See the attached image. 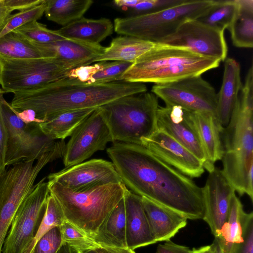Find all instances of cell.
I'll use <instances>...</instances> for the list:
<instances>
[{
    "mask_svg": "<svg viewBox=\"0 0 253 253\" xmlns=\"http://www.w3.org/2000/svg\"><path fill=\"white\" fill-rule=\"evenodd\" d=\"M122 182L135 194L177 211L203 219L202 187L141 144L115 142L107 149Z\"/></svg>",
    "mask_w": 253,
    "mask_h": 253,
    "instance_id": "obj_1",
    "label": "cell"
},
{
    "mask_svg": "<svg viewBox=\"0 0 253 253\" xmlns=\"http://www.w3.org/2000/svg\"><path fill=\"white\" fill-rule=\"evenodd\" d=\"M147 91L143 83L113 82L89 84L65 77L33 90L14 93L15 111L30 109L42 122L61 112L97 108L119 98Z\"/></svg>",
    "mask_w": 253,
    "mask_h": 253,
    "instance_id": "obj_2",
    "label": "cell"
},
{
    "mask_svg": "<svg viewBox=\"0 0 253 253\" xmlns=\"http://www.w3.org/2000/svg\"><path fill=\"white\" fill-rule=\"evenodd\" d=\"M220 62L218 59L200 55L186 48L160 43L133 62L119 81L167 84L201 76L218 67Z\"/></svg>",
    "mask_w": 253,
    "mask_h": 253,
    "instance_id": "obj_3",
    "label": "cell"
},
{
    "mask_svg": "<svg viewBox=\"0 0 253 253\" xmlns=\"http://www.w3.org/2000/svg\"><path fill=\"white\" fill-rule=\"evenodd\" d=\"M253 103L239 95L231 118L221 134L222 172L240 196L253 201Z\"/></svg>",
    "mask_w": 253,
    "mask_h": 253,
    "instance_id": "obj_4",
    "label": "cell"
},
{
    "mask_svg": "<svg viewBox=\"0 0 253 253\" xmlns=\"http://www.w3.org/2000/svg\"><path fill=\"white\" fill-rule=\"evenodd\" d=\"M47 182L49 194L59 203L65 220L87 237L98 231L127 189L120 183L76 191L56 182Z\"/></svg>",
    "mask_w": 253,
    "mask_h": 253,
    "instance_id": "obj_5",
    "label": "cell"
},
{
    "mask_svg": "<svg viewBox=\"0 0 253 253\" xmlns=\"http://www.w3.org/2000/svg\"><path fill=\"white\" fill-rule=\"evenodd\" d=\"M158 97L152 92L123 96L100 107L113 142L141 144L157 129Z\"/></svg>",
    "mask_w": 253,
    "mask_h": 253,
    "instance_id": "obj_6",
    "label": "cell"
},
{
    "mask_svg": "<svg viewBox=\"0 0 253 253\" xmlns=\"http://www.w3.org/2000/svg\"><path fill=\"white\" fill-rule=\"evenodd\" d=\"M213 2V0H183L158 11L117 18L114 21V30L119 34L158 42L174 33L185 22L198 19Z\"/></svg>",
    "mask_w": 253,
    "mask_h": 253,
    "instance_id": "obj_7",
    "label": "cell"
},
{
    "mask_svg": "<svg viewBox=\"0 0 253 253\" xmlns=\"http://www.w3.org/2000/svg\"><path fill=\"white\" fill-rule=\"evenodd\" d=\"M1 88L5 93L33 90L67 77L74 67L56 58L15 59L0 55Z\"/></svg>",
    "mask_w": 253,
    "mask_h": 253,
    "instance_id": "obj_8",
    "label": "cell"
},
{
    "mask_svg": "<svg viewBox=\"0 0 253 253\" xmlns=\"http://www.w3.org/2000/svg\"><path fill=\"white\" fill-rule=\"evenodd\" d=\"M0 103L7 130L5 166L22 161H35L54 148L56 140L44 134L39 123L24 122L3 94L0 96Z\"/></svg>",
    "mask_w": 253,
    "mask_h": 253,
    "instance_id": "obj_9",
    "label": "cell"
},
{
    "mask_svg": "<svg viewBox=\"0 0 253 253\" xmlns=\"http://www.w3.org/2000/svg\"><path fill=\"white\" fill-rule=\"evenodd\" d=\"M43 178L17 210L4 240L1 253H23L35 237L44 216L48 183Z\"/></svg>",
    "mask_w": 253,
    "mask_h": 253,
    "instance_id": "obj_10",
    "label": "cell"
},
{
    "mask_svg": "<svg viewBox=\"0 0 253 253\" xmlns=\"http://www.w3.org/2000/svg\"><path fill=\"white\" fill-rule=\"evenodd\" d=\"M151 92L163 100L166 106H176L188 111L210 112L216 115L217 94L201 75L155 84Z\"/></svg>",
    "mask_w": 253,
    "mask_h": 253,
    "instance_id": "obj_11",
    "label": "cell"
},
{
    "mask_svg": "<svg viewBox=\"0 0 253 253\" xmlns=\"http://www.w3.org/2000/svg\"><path fill=\"white\" fill-rule=\"evenodd\" d=\"M159 43L188 48L200 55L224 61L228 48L224 32L197 19L188 20L173 34L163 38Z\"/></svg>",
    "mask_w": 253,
    "mask_h": 253,
    "instance_id": "obj_12",
    "label": "cell"
},
{
    "mask_svg": "<svg viewBox=\"0 0 253 253\" xmlns=\"http://www.w3.org/2000/svg\"><path fill=\"white\" fill-rule=\"evenodd\" d=\"M113 142L109 126L99 107L76 129L66 144L63 163L66 167L80 164Z\"/></svg>",
    "mask_w": 253,
    "mask_h": 253,
    "instance_id": "obj_13",
    "label": "cell"
},
{
    "mask_svg": "<svg viewBox=\"0 0 253 253\" xmlns=\"http://www.w3.org/2000/svg\"><path fill=\"white\" fill-rule=\"evenodd\" d=\"M48 182H56L73 191L95 186L123 183L112 162L93 159L65 169L47 176Z\"/></svg>",
    "mask_w": 253,
    "mask_h": 253,
    "instance_id": "obj_14",
    "label": "cell"
},
{
    "mask_svg": "<svg viewBox=\"0 0 253 253\" xmlns=\"http://www.w3.org/2000/svg\"><path fill=\"white\" fill-rule=\"evenodd\" d=\"M141 145L162 161L190 178L200 177L204 172L203 163L161 129L158 128L150 137L143 139Z\"/></svg>",
    "mask_w": 253,
    "mask_h": 253,
    "instance_id": "obj_15",
    "label": "cell"
},
{
    "mask_svg": "<svg viewBox=\"0 0 253 253\" xmlns=\"http://www.w3.org/2000/svg\"><path fill=\"white\" fill-rule=\"evenodd\" d=\"M202 190L205 209L203 219L216 237L227 220L235 191L221 170L216 167L209 172Z\"/></svg>",
    "mask_w": 253,
    "mask_h": 253,
    "instance_id": "obj_16",
    "label": "cell"
},
{
    "mask_svg": "<svg viewBox=\"0 0 253 253\" xmlns=\"http://www.w3.org/2000/svg\"><path fill=\"white\" fill-rule=\"evenodd\" d=\"M183 110L185 118L196 132L203 149L206 157L204 168L210 172L215 168V162L222 157L221 134L224 127L216 116L211 113Z\"/></svg>",
    "mask_w": 253,
    "mask_h": 253,
    "instance_id": "obj_17",
    "label": "cell"
},
{
    "mask_svg": "<svg viewBox=\"0 0 253 253\" xmlns=\"http://www.w3.org/2000/svg\"><path fill=\"white\" fill-rule=\"evenodd\" d=\"M157 123L158 128L164 130L182 144L204 165L206 157L203 149L196 132L185 117L183 109L176 106H159Z\"/></svg>",
    "mask_w": 253,
    "mask_h": 253,
    "instance_id": "obj_18",
    "label": "cell"
},
{
    "mask_svg": "<svg viewBox=\"0 0 253 253\" xmlns=\"http://www.w3.org/2000/svg\"><path fill=\"white\" fill-rule=\"evenodd\" d=\"M124 200L127 248L134 250L157 243L152 236L141 197L127 188Z\"/></svg>",
    "mask_w": 253,
    "mask_h": 253,
    "instance_id": "obj_19",
    "label": "cell"
},
{
    "mask_svg": "<svg viewBox=\"0 0 253 253\" xmlns=\"http://www.w3.org/2000/svg\"><path fill=\"white\" fill-rule=\"evenodd\" d=\"M141 197L153 237L157 242L169 240L187 224L183 214Z\"/></svg>",
    "mask_w": 253,
    "mask_h": 253,
    "instance_id": "obj_20",
    "label": "cell"
},
{
    "mask_svg": "<svg viewBox=\"0 0 253 253\" xmlns=\"http://www.w3.org/2000/svg\"><path fill=\"white\" fill-rule=\"evenodd\" d=\"M241 68L234 59L225 60L221 86L217 94L216 117L222 127L228 124L231 116L242 88Z\"/></svg>",
    "mask_w": 253,
    "mask_h": 253,
    "instance_id": "obj_21",
    "label": "cell"
},
{
    "mask_svg": "<svg viewBox=\"0 0 253 253\" xmlns=\"http://www.w3.org/2000/svg\"><path fill=\"white\" fill-rule=\"evenodd\" d=\"M31 192L28 185L19 179H11L0 184V253L16 211Z\"/></svg>",
    "mask_w": 253,
    "mask_h": 253,
    "instance_id": "obj_22",
    "label": "cell"
},
{
    "mask_svg": "<svg viewBox=\"0 0 253 253\" xmlns=\"http://www.w3.org/2000/svg\"><path fill=\"white\" fill-rule=\"evenodd\" d=\"M42 44L55 58L75 68L91 64L94 59L103 53L105 48L100 44L68 39Z\"/></svg>",
    "mask_w": 253,
    "mask_h": 253,
    "instance_id": "obj_23",
    "label": "cell"
},
{
    "mask_svg": "<svg viewBox=\"0 0 253 253\" xmlns=\"http://www.w3.org/2000/svg\"><path fill=\"white\" fill-rule=\"evenodd\" d=\"M159 43L134 37L119 36L113 39L102 54L91 64L107 61H123L133 63L142 55L159 45Z\"/></svg>",
    "mask_w": 253,
    "mask_h": 253,
    "instance_id": "obj_24",
    "label": "cell"
},
{
    "mask_svg": "<svg viewBox=\"0 0 253 253\" xmlns=\"http://www.w3.org/2000/svg\"><path fill=\"white\" fill-rule=\"evenodd\" d=\"M113 30L114 25L108 18L92 19L82 17L56 31L66 39L99 44L113 33Z\"/></svg>",
    "mask_w": 253,
    "mask_h": 253,
    "instance_id": "obj_25",
    "label": "cell"
},
{
    "mask_svg": "<svg viewBox=\"0 0 253 253\" xmlns=\"http://www.w3.org/2000/svg\"><path fill=\"white\" fill-rule=\"evenodd\" d=\"M124 198L115 207L98 231L88 238L96 245L127 248Z\"/></svg>",
    "mask_w": 253,
    "mask_h": 253,
    "instance_id": "obj_26",
    "label": "cell"
},
{
    "mask_svg": "<svg viewBox=\"0 0 253 253\" xmlns=\"http://www.w3.org/2000/svg\"><path fill=\"white\" fill-rule=\"evenodd\" d=\"M0 55L15 59L55 58L42 44L31 42L13 31L0 38Z\"/></svg>",
    "mask_w": 253,
    "mask_h": 253,
    "instance_id": "obj_27",
    "label": "cell"
},
{
    "mask_svg": "<svg viewBox=\"0 0 253 253\" xmlns=\"http://www.w3.org/2000/svg\"><path fill=\"white\" fill-rule=\"evenodd\" d=\"M245 211L240 199L234 194L227 221L214 237L222 253H237L243 242L242 218Z\"/></svg>",
    "mask_w": 253,
    "mask_h": 253,
    "instance_id": "obj_28",
    "label": "cell"
},
{
    "mask_svg": "<svg viewBox=\"0 0 253 253\" xmlns=\"http://www.w3.org/2000/svg\"><path fill=\"white\" fill-rule=\"evenodd\" d=\"M96 108L67 111L50 117L39 123L40 129L48 137L64 140L71 136L78 126Z\"/></svg>",
    "mask_w": 253,
    "mask_h": 253,
    "instance_id": "obj_29",
    "label": "cell"
},
{
    "mask_svg": "<svg viewBox=\"0 0 253 253\" xmlns=\"http://www.w3.org/2000/svg\"><path fill=\"white\" fill-rule=\"evenodd\" d=\"M236 8L227 28L233 45L238 47H253V0H235Z\"/></svg>",
    "mask_w": 253,
    "mask_h": 253,
    "instance_id": "obj_30",
    "label": "cell"
},
{
    "mask_svg": "<svg viewBox=\"0 0 253 253\" xmlns=\"http://www.w3.org/2000/svg\"><path fill=\"white\" fill-rule=\"evenodd\" d=\"M91 0H46V18L65 26L82 18L91 6Z\"/></svg>",
    "mask_w": 253,
    "mask_h": 253,
    "instance_id": "obj_31",
    "label": "cell"
},
{
    "mask_svg": "<svg viewBox=\"0 0 253 253\" xmlns=\"http://www.w3.org/2000/svg\"><path fill=\"white\" fill-rule=\"evenodd\" d=\"M236 8L235 0H214L199 21L224 32L229 26Z\"/></svg>",
    "mask_w": 253,
    "mask_h": 253,
    "instance_id": "obj_32",
    "label": "cell"
},
{
    "mask_svg": "<svg viewBox=\"0 0 253 253\" xmlns=\"http://www.w3.org/2000/svg\"><path fill=\"white\" fill-rule=\"evenodd\" d=\"M65 220L63 211L55 198L49 194L44 216L38 232L23 253H32L35 245L46 233L55 227H60Z\"/></svg>",
    "mask_w": 253,
    "mask_h": 253,
    "instance_id": "obj_33",
    "label": "cell"
},
{
    "mask_svg": "<svg viewBox=\"0 0 253 253\" xmlns=\"http://www.w3.org/2000/svg\"><path fill=\"white\" fill-rule=\"evenodd\" d=\"M13 32L35 43L47 44L65 39L56 30H51L37 21H33L15 29Z\"/></svg>",
    "mask_w": 253,
    "mask_h": 253,
    "instance_id": "obj_34",
    "label": "cell"
},
{
    "mask_svg": "<svg viewBox=\"0 0 253 253\" xmlns=\"http://www.w3.org/2000/svg\"><path fill=\"white\" fill-rule=\"evenodd\" d=\"M46 6V0H44L34 7L8 15L0 25V38L27 23L40 19L44 13Z\"/></svg>",
    "mask_w": 253,
    "mask_h": 253,
    "instance_id": "obj_35",
    "label": "cell"
},
{
    "mask_svg": "<svg viewBox=\"0 0 253 253\" xmlns=\"http://www.w3.org/2000/svg\"><path fill=\"white\" fill-rule=\"evenodd\" d=\"M64 243L68 245L76 253L94 249L96 245L84 233L65 220L60 227Z\"/></svg>",
    "mask_w": 253,
    "mask_h": 253,
    "instance_id": "obj_36",
    "label": "cell"
},
{
    "mask_svg": "<svg viewBox=\"0 0 253 253\" xmlns=\"http://www.w3.org/2000/svg\"><path fill=\"white\" fill-rule=\"evenodd\" d=\"M132 64L123 61L104 62L102 69L93 75L87 83L102 84L116 82L119 81Z\"/></svg>",
    "mask_w": 253,
    "mask_h": 253,
    "instance_id": "obj_37",
    "label": "cell"
},
{
    "mask_svg": "<svg viewBox=\"0 0 253 253\" xmlns=\"http://www.w3.org/2000/svg\"><path fill=\"white\" fill-rule=\"evenodd\" d=\"M64 244L60 227H55L37 242L32 253H57Z\"/></svg>",
    "mask_w": 253,
    "mask_h": 253,
    "instance_id": "obj_38",
    "label": "cell"
},
{
    "mask_svg": "<svg viewBox=\"0 0 253 253\" xmlns=\"http://www.w3.org/2000/svg\"><path fill=\"white\" fill-rule=\"evenodd\" d=\"M243 242L237 253H253V213L244 212L242 218Z\"/></svg>",
    "mask_w": 253,
    "mask_h": 253,
    "instance_id": "obj_39",
    "label": "cell"
},
{
    "mask_svg": "<svg viewBox=\"0 0 253 253\" xmlns=\"http://www.w3.org/2000/svg\"><path fill=\"white\" fill-rule=\"evenodd\" d=\"M104 62L93 65H83L70 70L67 77L76 79L80 82L87 83L93 75L102 69Z\"/></svg>",
    "mask_w": 253,
    "mask_h": 253,
    "instance_id": "obj_40",
    "label": "cell"
},
{
    "mask_svg": "<svg viewBox=\"0 0 253 253\" xmlns=\"http://www.w3.org/2000/svg\"><path fill=\"white\" fill-rule=\"evenodd\" d=\"M4 93L3 90L0 88V175L3 173L6 169L4 159L7 142V130L2 115L0 103V96Z\"/></svg>",
    "mask_w": 253,
    "mask_h": 253,
    "instance_id": "obj_41",
    "label": "cell"
},
{
    "mask_svg": "<svg viewBox=\"0 0 253 253\" xmlns=\"http://www.w3.org/2000/svg\"><path fill=\"white\" fill-rule=\"evenodd\" d=\"M44 0H3L4 4L11 11L25 10L42 3Z\"/></svg>",
    "mask_w": 253,
    "mask_h": 253,
    "instance_id": "obj_42",
    "label": "cell"
},
{
    "mask_svg": "<svg viewBox=\"0 0 253 253\" xmlns=\"http://www.w3.org/2000/svg\"><path fill=\"white\" fill-rule=\"evenodd\" d=\"M191 252L188 247L176 244L169 240L159 245L156 253H190Z\"/></svg>",
    "mask_w": 253,
    "mask_h": 253,
    "instance_id": "obj_43",
    "label": "cell"
},
{
    "mask_svg": "<svg viewBox=\"0 0 253 253\" xmlns=\"http://www.w3.org/2000/svg\"><path fill=\"white\" fill-rule=\"evenodd\" d=\"M94 249L97 253H135L134 250L128 248H117L96 245Z\"/></svg>",
    "mask_w": 253,
    "mask_h": 253,
    "instance_id": "obj_44",
    "label": "cell"
},
{
    "mask_svg": "<svg viewBox=\"0 0 253 253\" xmlns=\"http://www.w3.org/2000/svg\"><path fill=\"white\" fill-rule=\"evenodd\" d=\"M138 0H115L114 3L115 5L123 8H131L136 4Z\"/></svg>",
    "mask_w": 253,
    "mask_h": 253,
    "instance_id": "obj_45",
    "label": "cell"
},
{
    "mask_svg": "<svg viewBox=\"0 0 253 253\" xmlns=\"http://www.w3.org/2000/svg\"><path fill=\"white\" fill-rule=\"evenodd\" d=\"M12 12L3 3V0L0 1V25L3 22L6 18Z\"/></svg>",
    "mask_w": 253,
    "mask_h": 253,
    "instance_id": "obj_46",
    "label": "cell"
},
{
    "mask_svg": "<svg viewBox=\"0 0 253 253\" xmlns=\"http://www.w3.org/2000/svg\"><path fill=\"white\" fill-rule=\"evenodd\" d=\"M190 253H215L214 247L213 243L211 245L193 249Z\"/></svg>",
    "mask_w": 253,
    "mask_h": 253,
    "instance_id": "obj_47",
    "label": "cell"
},
{
    "mask_svg": "<svg viewBox=\"0 0 253 253\" xmlns=\"http://www.w3.org/2000/svg\"><path fill=\"white\" fill-rule=\"evenodd\" d=\"M57 253H76L67 244L64 243Z\"/></svg>",
    "mask_w": 253,
    "mask_h": 253,
    "instance_id": "obj_48",
    "label": "cell"
},
{
    "mask_svg": "<svg viewBox=\"0 0 253 253\" xmlns=\"http://www.w3.org/2000/svg\"><path fill=\"white\" fill-rule=\"evenodd\" d=\"M213 244L214 247L215 253H222L220 247H219L217 242L215 239L213 242Z\"/></svg>",
    "mask_w": 253,
    "mask_h": 253,
    "instance_id": "obj_49",
    "label": "cell"
},
{
    "mask_svg": "<svg viewBox=\"0 0 253 253\" xmlns=\"http://www.w3.org/2000/svg\"><path fill=\"white\" fill-rule=\"evenodd\" d=\"M78 253H97L95 249H90L86 251H83Z\"/></svg>",
    "mask_w": 253,
    "mask_h": 253,
    "instance_id": "obj_50",
    "label": "cell"
},
{
    "mask_svg": "<svg viewBox=\"0 0 253 253\" xmlns=\"http://www.w3.org/2000/svg\"><path fill=\"white\" fill-rule=\"evenodd\" d=\"M1 66H0V81H1Z\"/></svg>",
    "mask_w": 253,
    "mask_h": 253,
    "instance_id": "obj_51",
    "label": "cell"
},
{
    "mask_svg": "<svg viewBox=\"0 0 253 253\" xmlns=\"http://www.w3.org/2000/svg\"></svg>",
    "mask_w": 253,
    "mask_h": 253,
    "instance_id": "obj_52",
    "label": "cell"
}]
</instances>
